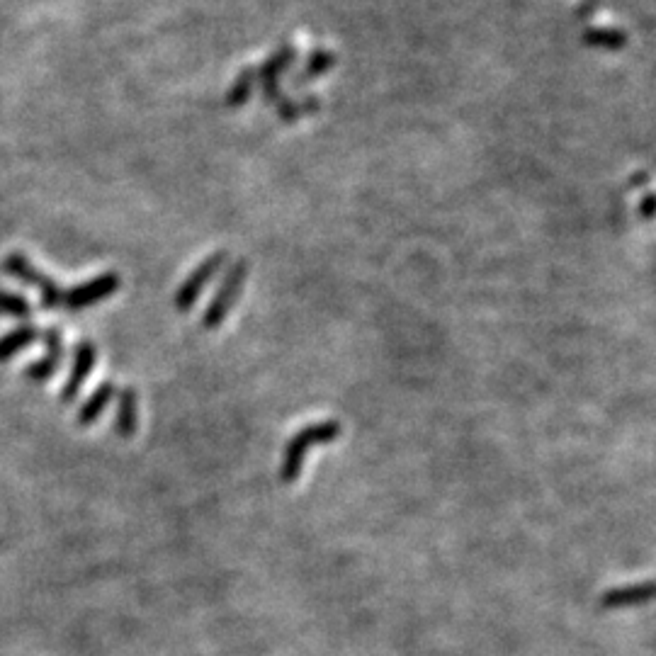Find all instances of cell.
I'll list each match as a JSON object with an SVG mask.
<instances>
[{
  "label": "cell",
  "mask_w": 656,
  "mask_h": 656,
  "mask_svg": "<svg viewBox=\"0 0 656 656\" xmlns=\"http://www.w3.org/2000/svg\"><path fill=\"white\" fill-rule=\"evenodd\" d=\"M95 363H98V348H95V343L90 341H81L73 350V365H71V375H69V382L64 384V392H61V399L69 404L78 397V392H81L83 382L88 380V375L93 372Z\"/></svg>",
  "instance_id": "cell-7"
},
{
  "label": "cell",
  "mask_w": 656,
  "mask_h": 656,
  "mask_svg": "<svg viewBox=\"0 0 656 656\" xmlns=\"http://www.w3.org/2000/svg\"><path fill=\"white\" fill-rule=\"evenodd\" d=\"M297 61V49L292 44H280L277 52H273L268 59L260 64L258 73V86L260 95H263L265 105H277L285 93H282V76L292 69V64Z\"/></svg>",
  "instance_id": "cell-3"
},
{
  "label": "cell",
  "mask_w": 656,
  "mask_h": 656,
  "mask_svg": "<svg viewBox=\"0 0 656 656\" xmlns=\"http://www.w3.org/2000/svg\"><path fill=\"white\" fill-rule=\"evenodd\" d=\"M584 44L591 49H603V52H620L625 49L627 35L615 27H591L584 32Z\"/></svg>",
  "instance_id": "cell-13"
},
{
  "label": "cell",
  "mask_w": 656,
  "mask_h": 656,
  "mask_svg": "<svg viewBox=\"0 0 656 656\" xmlns=\"http://www.w3.org/2000/svg\"><path fill=\"white\" fill-rule=\"evenodd\" d=\"M112 397H115V384L112 382L100 384V387L90 394L86 404H83L81 414H78V423H81V426H90V423L98 421V418L103 416V411L107 409V404L112 401Z\"/></svg>",
  "instance_id": "cell-14"
},
{
  "label": "cell",
  "mask_w": 656,
  "mask_h": 656,
  "mask_svg": "<svg viewBox=\"0 0 656 656\" xmlns=\"http://www.w3.org/2000/svg\"><path fill=\"white\" fill-rule=\"evenodd\" d=\"M226 260H229V256H226L224 251L212 253V256H207L205 260H202V263L197 265V268L192 270L188 277H185V282L180 285L178 294H175V309L190 311L192 307H195L197 299H200L202 292H205V287L224 270Z\"/></svg>",
  "instance_id": "cell-5"
},
{
  "label": "cell",
  "mask_w": 656,
  "mask_h": 656,
  "mask_svg": "<svg viewBox=\"0 0 656 656\" xmlns=\"http://www.w3.org/2000/svg\"><path fill=\"white\" fill-rule=\"evenodd\" d=\"M639 214H642V219L652 222V217H654V195H652V192H647V195H644L642 205H639Z\"/></svg>",
  "instance_id": "cell-18"
},
{
  "label": "cell",
  "mask_w": 656,
  "mask_h": 656,
  "mask_svg": "<svg viewBox=\"0 0 656 656\" xmlns=\"http://www.w3.org/2000/svg\"><path fill=\"white\" fill-rule=\"evenodd\" d=\"M120 285L122 280L117 273H105L100 277H93V280L73 287L71 292H64V307L71 311L93 307V304H100L105 302L107 297H112V294L120 290Z\"/></svg>",
  "instance_id": "cell-6"
},
{
  "label": "cell",
  "mask_w": 656,
  "mask_h": 656,
  "mask_svg": "<svg viewBox=\"0 0 656 656\" xmlns=\"http://www.w3.org/2000/svg\"><path fill=\"white\" fill-rule=\"evenodd\" d=\"M654 596V584L652 581H644V584H630L622 588H610L601 596L603 608H625V605H642L649 603Z\"/></svg>",
  "instance_id": "cell-9"
},
{
  "label": "cell",
  "mask_w": 656,
  "mask_h": 656,
  "mask_svg": "<svg viewBox=\"0 0 656 656\" xmlns=\"http://www.w3.org/2000/svg\"><path fill=\"white\" fill-rule=\"evenodd\" d=\"M3 270L18 277V280L25 282V285L39 287L44 309H56L59 304H64V290L56 285L52 277L39 273L35 265L27 260V256H22V253H8L3 260Z\"/></svg>",
  "instance_id": "cell-4"
},
{
  "label": "cell",
  "mask_w": 656,
  "mask_h": 656,
  "mask_svg": "<svg viewBox=\"0 0 656 656\" xmlns=\"http://www.w3.org/2000/svg\"><path fill=\"white\" fill-rule=\"evenodd\" d=\"M258 86V73L256 69H243L239 76H236V81L231 83V88L226 90V105L229 107H243L248 103V100H251V95H253V90H256Z\"/></svg>",
  "instance_id": "cell-16"
},
{
  "label": "cell",
  "mask_w": 656,
  "mask_h": 656,
  "mask_svg": "<svg viewBox=\"0 0 656 656\" xmlns=\"http://www.w3.org/2000/svg\"><path fill=\"white\" fill-rule=\"evenodd\" d=\"M277 107V117H280L285 124H294L299 117L304 115H316L321 110V100L319 95H304V98L294 100V98H282Z\"/></svg>",
  "instance_id": "cell-12"
},
{
  "label": "cell",
  "mask_w": 656,
  "mask_h": 656,
  "mask_svg": "<svg viewBox=\"0 0 656 656\" xmlns=\"http://www.w3.org/2000/svg\"><path fill=\"white\" fill-rule=\"evenodd\" d=\"M137 392L132 387L124 389L120 394V404H117V416H115V431L120 438H132L137 433Z\"/></svg>",
  "instance_id": "cell-11"
},
{
  "label": "cell",
  "mask_w": 656,
  "mask_h": 656,
  "mask_svg": "<svg viewBox=\"0 0 656 656\" xmlns=\"http://www.w3.org/2000/svg\"><path fill=\"white\" fill-rule=\"evenodd\" d=\"M246 277H248L246 260H234V263L226 268L222 285H219V290L214 292V297L209 299L205 316H202V326L209 328V331H214V328L224 324L229 311L236 307V302H239V294L243 290V285H246Z\"/></svg>",
  "instance_id": "cell-2"
},
{
  "label": "cell",
  "mask_w": 656,
  "mask_h": 656,
  "mask_svg": "<svg viewBox=\"0 0 656 656\" xmlns=\"http://www.w3.org/2000/svg\"><path fill=\"white\" fill-rule=\"evenodd\" d=\"M39 338V328L37 326H18L15 331L5 333L3 338H0V363H5V360L13 358L15 353H20L22 348H27L30 343H35Z\"/></svg>",
  "instance_id": "cell-15"
},
{
  "label": "cell",
  "mask_w": 656,
  "mask_h": 656,
  "mask_svg": "<svg viewBox=\"0 0 656 656\" xmlns=\"http://www.w3.org/2000/svg\"><path fill=\"white\" fill-rule=\"evenodd\" d=\"M338 435H341V423L338 421H319V423H311V426H304L302 431L287 443L285 455H282V467H280L282 482L290 484L299 477V472H302V462L304 457H307L309 448L333 443Z\"/></svg>",
  "instance_id": "cell-1"
},
{
  "label": "cell",
  "mask_w": 656,
  "mask_h": 656,
  "mask_svg": "<svg viewBox=\"0 0 656 656\" xmlns=\"http://www.w3.org/2000/svg\"><path fill=\"white\" fill-rule=\"evenodd\" d=\"M42 338H44V343H47V353H44L42 360H37V363H32L30 367H27L25 370L27 380H35V382L49 380V377L59 370L61 358H64V343H61L59 328H49V331H44Z\"/></svg>",
  "instance_id": "cell-8"
},
{
  "label": "cell",
  "mask_w": 656,
  "mask_h": 656,
  "mask_svg": "<svg viewBox=\"0 0 656 656\" xmlns=\"http://www.w3.org/2000/svg\"><path fill=\"white\" fill-rule=\"evenodd\" d=\"M333 69H336V54H333L331 49H311L307 64L294 76V86H307V83L316 81V78H324L326 73H331Z\"/></svg>",
  "instance_id": "cell-10"
},
{
  "label": "cell",
  "mask_w": 656,
  "mask_h": 656,
  "mask_svg": "<svg viewBox=\"0 0 656 656\" xmlns=\"http://www.w3.org/2000/svg\"><path fill=\"white\" fill-rule=\"evenodd\" d=\"M0 314L15 316V319H27L32 314V307L20 294H10L0 290Z\"/></svg>",
  "instance_id": "cell-17"
}]
</instances>
